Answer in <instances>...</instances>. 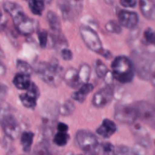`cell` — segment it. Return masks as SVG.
<instances>
[{"label":"cell","mask_w":155,"mask_h":155,"mask_svg":"<svg viewBox=\"0 0 155 155\" xmlns=\"http://www.w3.org/2000/svg\"><path fill=\"white\" fill-rule=\"evenodd\" d=\"M2 7L5 12L12 16L14 25L18 33L28 36L34 32L36 29L35 21L24 13L19 5L12 2H5Z\"/></svg>","instance_id":"6da1fadb"},{"label":"cell","mask_w":155,"mask_h":155,"mask_svg":"<svg viewBox=\"0 0 155 155\" xmlns=\"http://www.w3.org/2000/svg\"><path fill=\"white\" fill-rule=\"evenodd\" d=\"M111 69L112 76L120 83H131L134 78V63L126 56L120 55L115 58L111 64Z\"/></svg>","instance_id":"7a4b0ae2"},{"label":"cell","mask_w":155,"mask_h":155,"mask_svg":"<svg viewBox=\"0 0 155 155\" xmlns=\"http://www.w3.org/2000/svg\"><path fill=\"white\" fill-rule=\"evenodd\" d=\"M61 71L58 63L39 62L36 66V72L41 80L51 86H57L61 80Z\"/></svg>","instance_id":"3957f363"},{"label":"cell","mask_w":155,"mask_h":155,"mask_svg":"<svg viewBox=\"0 0 155 155\" xmlns=\"http://www.w3.org/2000/svg\"><path fill=\"white\" fill-rule=\"evenodd\" d=\"M76 142L78 146L89 155L99 154L100 145L96 136L87 130H79L76 135Z\"/></svg>","instance_id":"277c9868"},{"label":"cell","mask_w":155,"mask_h":155,"mask_svg":"<svg viewBox=\"0 0 155 155\" xmlns=\"http://www.w3.org/2000/svg\"><path fill=\"white\" fill-rule=\"evenodd\" d=\"M80 34L83 42L86 44V46L92 51L101 54V51L104 50L101 44V39L98 36V33L88 26L83 25L79 29Z\"/></svg>","instance_id":"5b68a950"},{"label":"cell","mask_w":155,"mask_h":155,"mask_svg":"<svg viewBox=\"0 0 155 155\" xmlns=\"http://www.w3.org/2000/svg\"><path fill=\"white\" fill-rule=\"evenodd\" d=\"M135 64L138 74L143 80L151 79L154 73L152 72L154 58L152 55L148 54H136L134 58Z\"/></svg>","instance_id":"8992f818"},{"label":"cell","mask_w":155,"mask_h":155,"mask_svg":"<svg viewBox=\"0 0 155 155\" xmlns=\"http://www.w3.org/2000/svg\"><path fill=\"white\" fill-rule=\"evenodd\" d=\"M58 6L64 21H74L82 10V0H58Z\"/></svg>","instance_id":"52a82bcc"},{"label":"cell","mask_w":155,"mask_h":155,"mask_svg":"<svg viewBox=\"0 0 155 155\" xmlns=\"http://www.w3.org/2000/svg\"><path fill=\"white\" fill-rule=\"evenodd\" d=\"M1 125L3 132L9 139H15L20 135L21 128L18 120L7 110H5V112L2 111Z\"/></svg>","instance_id":"ba28073f"},{"label":"cell","mask_w":155,"mask_h":155,"mask_svg":"<svg viewBox=\"0 0 155 155\" xmlns=\"http://www.w3.org/2000/svg\"><path fill=\"white\" fill-rule=\"evenodd\" d=\"M114 118L120 123L132 125L139 119V113L136 105H121L117 107Z\"/></svg>","instance_id":"9c48e42d"},{"label":"cell","mask_w":155,"mask_h":155,"mask_svg":"<svg viewBox=\"0 0 155 155\" xmlns=\"http://www.w3.org/2000/svg\"><path fill=\"white\" fill-rule=\"evenodd\" d=\"M139 113V118L155 130V107L148 101H138L135 104Z\"/></svg>","instance_id":"30bf717a"},{"label":"cell","mask_w":155,"mask_h":155,"mask_svg":"<svg viewBox=\"0 0 155 155\" xmlns=\"http://www.w3.org/2000/svg\"><path fill=\"white\" fill-rule=\"evenodd\" d=\"M114 97V89L111 86H106L94 95L92 104L96 107H103L111 101Z\"/></svg>","instance_id":"8fae6325"},{"label":"cell","mask_w":155,"mask_h":155,"mask_svg":"<svg viewBox=\"0 0 155 155\" xmlns=\"http://www.w3.org/2000/svg\"><path fill=\"white\" fill-rule=\"evenodd\" d=\"M39 96V90L34 83L32 82L31 85L27 90V92L21 94L19 96L21 102L25 107L33 109L36 106V101Z\"/></svg>","instance_id":"7c38bea8"},{"label":"cell","mask_w":155,"mask_h":155,"mask_svg":"<svg viewBox=\"0 0 155 155\" xmlns=\"http://www.w3.org/2000/svg\"><path fill=\"white\" fill-rule=\"evenodd\" d=\"M118 21L121 26L128 29H133L138 25L139 16L137 13L127 10H120L118 13Z\"/></svg>","instance_id":"4fadbf2b"},{"label":"cell","mask_w":155,"mask_h":155,"mask_svg":"<svg viewBox=\"0 0 155 155\" xmlns=\"http://www.w3.org/2000/svg\"><path fill=\"white\" fill-rule=\"evenodd\" d=\"M132 126H133L132 127V132H133V134L134 135L135 138L137 140L138 143L143 145L146 148H150L151 145V139H150L149 135L147 133L146 130L140 124H137L136 123L132 124Z\"/></svg>","instance_id":"5bb4252c"},{"label":"cell","mask_w":155,"mask_h":155,"mask_svg":"<svg viewBox=\"0 0 155 155\" xmlns=\"http://www.w3.org/2000/svg\"><path fill=\"white\" fill-rule=\"evenodd\" d=\"M117 131V126L114 122L110 120L104 119L102 121L101 125L96 130V133L98 136L104 138V139H108L112 135L115 133Z\"/></svg>","instance_id":"9a60e30c"},{"label":"cell","mask_w":155,"mask_h":155,"mask_svg":"<svg viewBox=\"0 0 155 155\" xmlns=\"http://www.w3.org/2000/svg\"><path fill=\"white\" fill-rule=\"evenodd\" d=\"M139 8L142 15L148 20L155 19V2L152 0H139Z\"/></svg>","instance_id":"2e32d148"},{"label":"cell","mask_w":155,"mask_h":155,"mask_svg":"<svg viewBox=\"0 0 155 155\" xmlns=\"http://www.w3.org/2000/svg\"><path fill=\"white\" fill-rule=\"evenodd\" d=\"M64 80L68 86L73 89H76L81 84L80 77H79V71L74 68H70L64 74Z\"/></svg>","instance_id":"e0dca14e"},{"label":"cell","mask_w":155,"mask_h":155,"mask_svg":"<svg viewBox=\"0 0 155 155\" xmlns=\"http://www.w3.org/2000/svg\"><path fill=\"white\" fill-rule=\"evenodd\" d=\"M13 83L17 89L21 90H27L31 85L32 82L30 75L23 73H18L14 77Z\"/></svg>","instance_id":"ac0fdd59"},{"label":"cell","mask_w":155,"mask_h":155,"mask_svg":"<svg viewBox=\"0 0 155 155\" xmlns=\"http://www.w3.org/2000/svg\"><path fill=\"white\" fill-rule=\"evenodd\" d=\"M93 88L94 86L92 83H84V84L80 86L79 90L76 91L72 94L71 97H72L73 100H74V101H78V102L80 103L83 102L84 100L86 99V96L92 92Z\"/></svg>","instance_id":"d6986e66"},{"label":"cell","mask_w":155,"mask_h":155,"mask_svg":"<svg viewBox=\"0 0 155 155\" xmlns=\"http://www.w3.org/2000/svg\"><path fill=\"white\" fill-rule=\"evenodd\" d=\"M46 20L51 30V33H61V25L60 19L54 12L49 11L46 15Z\"/></svg>","instance_id":"ffe728a7"},{"label":"cell","mask_w":155,"mask_h":155,"mask_svg":"<svg viewBox=\"0 0 155 155\" xmlns=\"http://www.w3.org/2000/svg\"><path fill=\"white\" fill-rule=\"evenodd\" d=\"M33 138H34V134L32 132H24L22 133L21 136V144L24 152H29L30 151L33 142Z\"/></svg>","instance_id":"44dd1931"},{"label":"cell","mask_w":155,"mask_h":155,"mask_svg":"<svg viewBox=\"0 0 155 155\" xmlns=\"http://www.w3.org/2000/svg\"><path fill=\"white\" fill-rule=\"evenodd\" d=\"M29 8L35 15H41L45 8V0H27Z\"/></svg>","instance_id":"7402d4cb"},{"label":"cell","mask_w":155,"mask_h":155,"mask_svg":"<svg viewBox=\"0 0 155 155\" xmlns=\"http://www.w3.org/2000/svg\"><path fill=\"white\" fill-rule=\"evenodd\" d=\"M70 139V136L68 134V132L58 131L54 136L53 142L57 146L64 147L68 144Z\"/></svg>","instance_id":"603a6c76"},{"label":"cell","mask_w":155,"mask_h":155,"mask_svg":"<svg viewBox=\"0 0 155 155\" xmlns=\"http://www.w3.org/2000/svg\"><path fill=\"white\" fill-rule=\"evenodd\" d=\"M91 75V68L86 64H83L80 67L79 69V77L81 83H87L89 80Z\"/></svg>","instance_id":"cb8c5ba5"},{"label":"cell","mask_w":155,"mask_h":155,"mask_svg":"<svg viewBox=\"0 0 155 155\" xmlns=\"http://www.w3.org/2000/svg\"><path fill=\"white\" fill-rule=\"evenodd\" d=\"M95 69L96 74L99 78H104L108 74V68L101 60H97L95 61Z\"/></svg>","instance_id":"d4e9b609"},{"label":"cell","mask_w":155,"mask_h":155,"mask_svg":"<svg viewBox=\"0 0 155 155\" xmlns=\"http://www.w3.org/2000/svg\"><path fill=\"white\" fill-rule=\"evenodd\" d=\"M58 110L59 113L64 116L71 114L74 110V104L71 101L68 100L58 107Z\"/></svg>","instance_id":"484cf974"},{"label":"cell","mask_w":155,"mask_h":155,"mask_svg":"<svg viewBox=\"0 0 155 155\" xmlns=\"http://www.w3.org/2000/svg\"><path fill=\"white\" fill-rule=\"evenodd\" d=\"M16 66L20 73L28 74V75H30L33 73V68H31V66L27 62L21 60V59H18L17 61Z\"/></svg>","instance_id":"4316f807"},{"label":"cell","mask_w":155,"mask_h":155,"mask_svg":"<svg viewBox=\"0 0 155 155\" xmlns=\"http://www.w3.org/2000/svg\"><path fill=\"white\" fill-rule=\"evenodd\" d=\"M105 29L107 32L111 33H120L122 31L120 23L115 21H110L106 24Z\"/></svg>","instance_id":"83f0119b"},{"label":"cell","mask_w":155,"mask_h":155,"mask_svg":"<svg viewBox=\"0 0 155 155\" xmlns=\"http://www.w3.org/2000/svg\"><path fill=\"white\" fill-rule=\"evenodd\" d=\"M34 153L36 155H52L49 146L45 143H40L36 146Z\"/></svg>","instance_id":"f1b7e54d"},{"label":"cell","mask_w":155,"mask_h":155,"mask_svg":"<svg viewBox=\"0 0 155 155\" xmlns=\"http://www.w3.org/2000/svg\"><path fill=\"white\" fill-rule=\"evenodd\" d=\"M115 147L109 142H104L100 145L99 152L103 155H112L114 154Z\"/></svg>","instance_id":"f546056e"},{"label":"cell","mask_w":155,"mask_h":155,"mask_svg":"<svg viewBox=\"0 0 155 155\" xmlns=\"http://www.w3.org/2000/svg\"><path fill=\"white\" fill-rule=\"evenodd\" d=\"M144 39L147 45H155V31H153L151 28H148L144 32Z\"/></svg>","instance_id":"4dcf8cb0"},{"label":"cell","mask_w":155,"mask_h":155,"mask_svg":"<svg viewBox=\"0 0 155 155\" xmlns=\"http://www.w3.org/2000/svg\"><path fill=\"white\" fill-rule=\"evenodd\" d=\"M48 32L45 30L38 31V39H39V45L41 48H45L48 42Z\"/></svg>","instance_id":"1f68e13d"},{"label":"cell","mask_w":155,"mask_h":155,"mask_svg":"<svg viewBox=\"0 0 155 155\" xmlns=\"http://www.w3.org/2000/svg\"><path fill=\"white\" fill-rule=\"evenodd\" d=\"M133 154V151L130 150L128 147L124 145H119L117 146L114 149V155H131Z\"/></svg>","instance_id":"d6a6232c"},{"label":"cell","mask_w":155,"mask_h":155,"mask_svg":"<svg viewBox=\"0 0 155 155\" xmlns=\"http://www.w3.org/2000/svg\"><path fill=\"white\" fill-rule=\"evenodd\" d=\"M145 150H146L145 147L138 143L137 145H136L133 147L132 151H133V153L134 155H145V154H146Z\"/></svg>","instance_id":"836d02e7"},{"label":"cell","mask_w":155,"mask_h":155,"mask_svg":"<svg viewBox=\"0 0 155 155\" xmlns=\"http://www.w3.org/2000/svg\"><path fill=\"white\" fill-rule=\"evenodd\" d=\"M61 55L64 61H71L73 58L72 52L68 48H63L61 51Z\"/></svg>","instance_id":"e575fe53"},{"label":"cell","mask_w":155,"mask_h":155,"mask_svg":"<svg viewBox=\"0 0 155 155\" xmlns=\"http://www.w3.org/2000/svg\"><path fill=\"white\" fill-rule=\"evenodd\" d=\"M120 2L125 8H135L137 4V0H120Z\"/></svg>","instance_id":"d590c367"},{"label":"cell","mask_w":155,"mask_h":155,"mask_svg":"<svg viewBox=\"0 0 155 155\" xmlns=\"http://www.w3.org/2000/svg\"><path fill=\"white\" fill-rule=\"evenodd\" d=\"M58 131H61V132H68V126L67 124H64V123H59L58 124Z\"/></svg>","instance_id":"8d00e7d4"},{"label":"cell","mask_w":155,"mask_h":155,"mask_svg":"<svg viewBox=\"0 0 155 155\" xmlns=\"http://www.w3.org/2000/svg\"><path fill=\"white\" fill-rule=\"evenodd\" d=\"M5 73V69H4V64H2L1 65V74L2 75H3Z\"/></svg>","instance_id":"74e56055"},{"label":"cell","mask_w":155,"mask_h":155,"mask_svg":"<svg viewBox=\"0 0 155 155\" xmlns=\"http://www.w3.org/2000/svg\"><path fill=\"white\" fill-rule=\"evenodd\" d=\"M45 3H47V4H49V3H51V0H45Z\"/></svg>","instance_id":"f35d334b"},{"label":"cell","mask_w":155,"mask_h":155,"mask_svg":"<svg viewBox=\"0 0 155 155\" xmlns=\"http://www.w3.org/2000/svg\"><path fill=\"white\" fill-rule=\"evenodd\" d=\"M154 145H155V140H154Z\"/></svg>","instance_id":"ab89813d"},{"label":"cell","mask_w":155,"mask_h":155,"mask_svg":"<svg viewBox=\"0 0 155 155\" xmlns=\"http://www.w3.org/2000/svg\"><path fill=\"white\" fill-rule=\"evenodd\" d=\"M154 2H155V0H154Z\"/></svg>","instance_id":"60d3db41"}]
</instances>
